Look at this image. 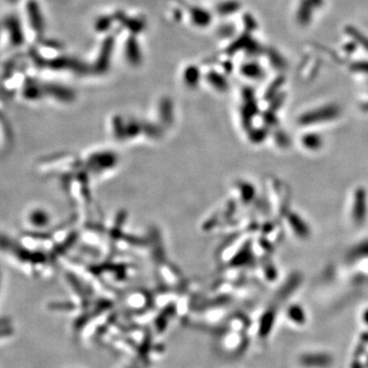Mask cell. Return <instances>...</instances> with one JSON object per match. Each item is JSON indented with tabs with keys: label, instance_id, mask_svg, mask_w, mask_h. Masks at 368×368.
I'll return each instance as SVG.
<instances>
[{
	"label": "cell",
	"instance_id": "6da1fadb",
	"mask_svg": "<svg viewBox=\"0 0 368 368\" xmlns=\"http://www.w3.org/2000/svg\"><path fill=\"white\" fill-rule=\"evenodd\" d=\"M49 230H0V259L33 275L50 270L59 260L61 241Z\"/></svg>",
	"mask_w": 368,
	"mask_h": 368
},
{
	"label": "cell",
	"instance_id": "7a4b0ae2",
	"mask_svg": "<svg viewBox=\"0 0 368 368\" xmlns=\"http://www.w3.org/2000/svg\"><path fill=\"white\" fill-rule=\"evenodd\" d=\"M16 134L14 126L6 114L3 97L0 96V159L8 156L15 148Z\"/></svg>",
	"mask_w": 368,
	"mask_h": 368
},
{
	"label": "cell",
	"instance_id": "3957f363",
	"mask_svg": "<svg viewBox=\"0 0 368 368\" xmlns=\"http://www.w3.org/2000/svg\"><path fill=\"white\" fill-rule=\"evenodd\" d=\"M335 114H337L336 110L333 108H327V109H322L319 111H315L312 114L310 113L307 116H305L302 121L310 124V122H317L318 120H328L335 117Z\"/></svg>",
	"mask_w": 368,
	"mask_h": 368
},
{
	"label": "cell",
	"instance_id": "277c9868",
	"mask_svg": "<svg viewBox=\"0 0 368 368\" xmlns=\"http://www.w3.org/2000/svg\"><path fill=\"white\" fill-rule=\"evenodd\" d=\"M355 209H354V217L356 222H362L363 218L365 216V199L363 192L359 191L356 195L355 202Z\"/></svg>",
	"mask_w": 368,
	"mask_h": 368
},
{
	"label": "cell",
	"instance_id": "5b68a950",
	"mask_svg": "<svg viewBox=\"0 0 368 368\" xmlns=\"http://www.w3.org/2000/svg\"><path fill=\"white\" fill-rule=\"evenodd\" d=\"M303 143L307 148L317 149L321 144V138L316 134H308L303 138Z\"/></svg>",
	"mask_w": 368,
	"mask_h": 368
},
{
	"label": "cell",
	"instance_id": "8992f818",
	"mask_svg": "<svg viewBox=\"0 0 368 368\" xmlns=\"http://www.w3.org/2000/svg\"><path fill=\"white\" fill-rule=\"evenodd\" d=\"M366 318H367V319H366V320H367V321H368V312H367V314H366Z\"/></svg>",
	"mask_w": 368,
	"mask_h": 368
}]
</instances>
